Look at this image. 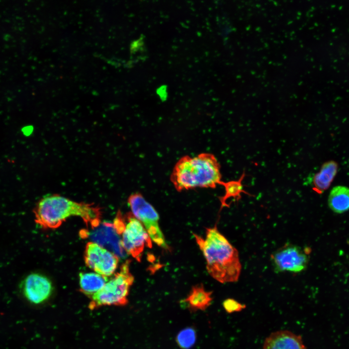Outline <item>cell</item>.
Returning a JSON list of instances; mask_svg holds the SVG:
<instances>
[{
	"mask_svg": "<svg viewBox=\"0 0 349 349\" xmlns=\"http://www.w3.org/2000/svg\"><path fill=\"white\" fill-rule=\"evenodd\" d=\"M206 261L208 273L223 284L238 281L241 270L238 252L215 225L206 229V238L193 234Z\"/></svg>",
	"mask_w": 349,
	"mask_h": 349,
	"instance_id": "1",
	"label": "cell"
},
{
	"mask_svg": "<svg viewBox=\"0 0 349 349\" xmlns=\"http://www.w3.org/2000/svg\"><path fill=\"white\" fill-rule=\"evenodd\" d=\"M34 221L44 229L59 227L71 216L80 217L87 227H97L101 222V208L94 204L77 202L59 194L43 197L33 210Z\"/></svg>",
	"mask_w": 349,
	"mask_h": 349,
	"instance_id": "2",
	"label": "cell"
},
{
	"mask_svg": "<svg viewBox=\"0 0 349 349\" xmlns=\"http://www.w3.org/2000/svg\"><path fill=\"white\" fill-rule=\"evenodd\" d=\"M220 168L217 159L212 154L185 156L174 165L171 181L178 191L196 188H215L223 182Z\"/></svg>",
	"mask_w": 349,
	"mask_h": 349,
	"instance_id": "3",
	"label": "cell"
},
{
	"mask_svg": "<svg viewBox=\"0 0 349 349\" xmlns=\"http://www.w3.org/2000/svg\"><path fill=\"white\" fill-rule=\"evenodd\" d=\"M131 261L127 260L119 271L110 277L104 286L90 298L88 308L91 310L104 306H125L134 278L130 271Z\"/></svg>",
	"mask_w": 349,
	"mask_h": 349,
	"instance_id": "4",
	"label": "cell"
},
{
	"mask_svg": "<svg viewBox=\"0 0 349 349\" xmlns=\"http://www.w3.org/2000/svg\"><path fill=\"white\" fill-rule=\"evenodd\" d=\"M113 225L120 237L122 245L127 254L141 262L145 247H152V240L143 224L132 214L123 215L118 211Z\"/></svg>",
	"mask_w": 349,
	"mask_h": 349,
	"instance_id": "5",
	"label": "cell"
},
{
	"mask_svg": "<svg viewBox=\"0 0 349 349\" xmlns=\"http://www.w3.org/2000/svg\"><path fill=\"white\" fill-rule=\"evenodd\" d=\"M128 204L133 216L143 225L152 241L166 249L168 245L159 223V215L153 207L140 193L131 194Z\"/></svg>",
	"mask_w": 349,
	"mask_h": 349,
	"instance_id": "6",
	"label": "cell"
},
{
	"mask_svg": "<svg viewBox=\"0 0 349 349\" xmlns=\"http://www.w3.org/2000/svg\"><path fill=\"white\" fill-rule=\"evenodd\" d=\"M309 254L308 248L287 243L271 254L270 260L275 272H299L306 268Z\"/></svg>",
	"mask_w": 349,
	"mask_h": 349,
	"instance_id": "7",
	"label": "cell"
},
{
	"mask_svg": "<svg viewBox=\"0 0 349 349\" xmlns=\"http://www.w3.org/2000/svg\"><path fill=\"white\" fill-rule=\"evenodd\" d=\"M84 259L86 266L106 277L114 274L119 262L118 256L92 241L86 245Z\"/></svg>",
	"mask_w": 349,
	"mask_h": 349,
	"instance_id": "8",
	"label": "cell"
},
{
	"mask_svg": "<svg viewBox=\"0 0 349 349\" xmlns=\"http://www.w3.org/2000/svg\"><path fill=\"white\" fill-rule=\"evenodd\" d=\"M89 231H81L82 238H89L92 241L114 254L119 258H125L127 254L123 248L120 237L116 233L113 223L104 222Z\"/></svg>",
	"mask_w": 349,
	"mask_h": 349,
	"instance_id": "9",
	"label": "cell"
},
{
	"mask_svg": "<svg viewBox=\"0 0 349 349\" xmlns=\"http://www.w3.org/2000/svg\"><path fill=\"white\" fill-rule=\"evenodd\" d=\"M20 290L28 301L33 304H40L47 301L53 291L51 280L39 273H32L21 282Z\"/></svg>",
	"mask_w": 349,
	"mask_h": 349,
	"instance_id": "10",
	"label": "cell"
},
{
	"mask_svg": "<svg viewBox=\"0 0 349 349\" xmlns=\"http://www.w3.org/2000/svg\"><path fill=\"white\" fill-rule=\"evenodd\" d=\"M263 349H306L301 336L287 330L271 333L265 340Z\"/></svg>",
	"mask_w": 349,
	"mask_h": 349,
	"instance_id": "11",
	"label": "cell"
},
{
	"mask_svg": "<svg viewBox=\"0 0 349 349\" xmlns=\"http://www.w3.org/2000/svg\"><path fill=\"white\" fill-rule=\"evenodd\" d=\"M212 293V291H206L202 284L197 285L191 288L188 296L182 302L187 304L190 311H204L211 303Z\"/></svg>",
	"mask_w": 349,
	"mask_h": 349,
	"instance_id": "12",
	"label": "cell"
},
{
	"mask_svg": "<svg viewBox=\"0 0 349 349\" xmlns=\"http://www.w3.org/2000/svg\"><path fill=\"white\" fill-rule=\"evenodd\" d=\"M338 169L337 164L333 160L324 163L319 171L313 176L312 189L318 194L322 193L330 186Z\"/></svg>",
	"mask_w": 349,
	"mask_h": 349,
	"instance_id": "13",
	"label": "cell"
},
{
	"mask_svg": "<svg viewBox=\"0 0 349 349\" xmlns=\"http://www.w3.org/2000/svg\"><path fill=\"white\" fill-rule=\"evenodd\" d=\"M79 278L80 291L90 299L104 286L110 277L95 272H80Z\"/></svg>",
	"mask_w": 349,
	"mask_h": 349,
	"instance_id": "14",
	"label": "cell"
},
{
	"mask_svg": "<svg viewBox=\"0 0 349 349\" xmlns=\"http://www.w3.org/2000/svg\"><path fill=\"white\" fill-rule=\"evenodd\" d=\"M330 208L336 213H343L349 210V188L336 186L331 190L328 199Z\"/></svg>",
	"mask_w": 349,
	"mask_h": 349,
	"instance_id": "15",
	"label": "cell"
},
{
	"mask_svg": "<svg viewBox=\"0 0 349 349\" xmlns=\"http://www.w3.org/2000/svg\"><path fill=\"white\" fill-rule=\"evenodd\" d=\"M245 176V172H244L238 180H232L226 182H222V185L224 188L225 193L223 196L219 198L221 206V209L224 207L229 206L226 203V201L228 199L233 198L234 200L238 201L241 198L242 193L252 196L244 190L242 181Z\"/></svg>",
	"mask_w": 349,
	"mask_h": 349,
	"instance_id": "16",
	"label": "cell"
},
{
	"mask_svg": "<svg viewBox=\"0 0 349 349\" xmlns=\"http://www.w3.org/2000/svg\"><path fill=\"white\" fill-rule=\"evenodd\" d=\"M196 339L195 331L191 327L186 328L179 332L176 337V342L182 349H189L195 344Z\"/></svg>",
	"mask_w": 349,
	"mask_h": 349,
	"instance_id": "17",
	"label": "cell"
},
{
	"mask_svg": "<svg viewBox=\"0 0 349 349\" xmlns=\"http://www.w3.org/2000/svg\"><path fill=\"white\" fill-rule=\"evenodd\" d=\"M222 306L225 311L229 314L240 312L246 307L245 304L232 298L225 299L222 302Z\"/></svg>",
	"mask_w": 349,
	"mask_h": 349,
	"instance_id": "18",
	"label": "cell"
}]
</instances>
